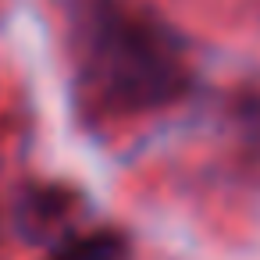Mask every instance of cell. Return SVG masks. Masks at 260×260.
Wrapping results in <instances>:
<instances>
[{"instance_id": "6da1fadb", "label": "cell", "mask_w": 260, "mask_h": 260, "mask_svg": "<svg viewBox=\"0 0 260 260\" xmlns=\"http://www.w3.org/2000/svg\"><path fill=\"white\" fill-rule=\"evenodd\" d=\"M93 86L121 111H160L189 89L178 36L121 0H89L79 22Z\"/></svg>"}, {"instance_id": "7a4b0ae2", "label": "cell", "mask_w": 260, "mask_h": 260, "mask_svg": "<svg viewBox=\"0 0 260 260\" xmlns=\"http://www.w3.org/2000/svg\"><path fill=\"white\" fill-rule=\"evenodd\" d=\"M50 260H125V239L118 232H93L64 242Z\"/></svg>"}]
</instances>
